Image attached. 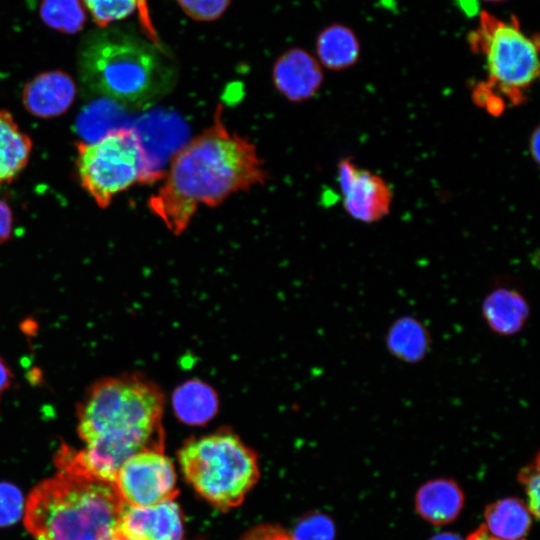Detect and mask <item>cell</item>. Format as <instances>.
Here are the masks:
<instances>
[{
	"label": "cell",
	"instance_id": "34",
	"mask_svg": "<svg viewBox=\"0 0 540 540\" xmlns=\"http://www.w3.org/2000/svg\"><path fill=\"white\" fill-rule=\"evenodd\" d=\"M487 2H501V1H505V0H485Z\"/></svg>",
	"mask_w": 540,
	"mask_h": 540
},
{
	"label": "cell",
	"instance_id": "27",
	"mask_svg": "<svg viewBox=\"0 0 540 540\" xmlns=\"http://www.w3.org/2000/svg\"><path fill=\"white\" fill-rule=\"evenodd\" d=\"M239 540H295L291 534L273 525H259L246 532Z\"/></svg>",
	"mask_w": 540,
	"mask_h": 540
},
{
	"label": "cell",
	"instance_id": "3",
	"mask_svg": "<svg viewBox=\"0 0 540 540\" xmlns=\"http://www.w3.org/2000/svg\"><path fill=\"white\" fill-rule=\"evenodd\" d=\"M58 472L30 493L24 524L35 540H117L124 501L113 482L93 476L62 446Z\"/></svg>",
	"mask_w": 540,
	"mask_h": 540
},
{
	"label": "cell",
	"instance_id": "11",
	"mask_svg": "<svg viewBox=\"0 0 540 540\" xmlns=\"http://www.w3.org/2000/svg\"><path fill=\"white\" fill-rule=\"evenodd\" d=\"M275 88L287 100L301 102L313 97L323 82L321 65L310 53L291 48L281 54L272 69Z\"/></svg>",
	"mask_w": 540,
	"mask_h": 540
},
{
	"label": "cell",
	"instance_id": "1",
	"mask_svg": "<svg viewBox=\"0 0 540 540\" xmlns=\"http://www.w3.org/2000/svg\"><path fill=\"white\" fill-rule=\"evenodd\" d=\"M218 105L213 124L171 159L163 184L148 206L173 234L189 226L200 206L215 207L229 196L268 179L253 143L227 129Z\"/></svg>",
	"mask_w": 540,
	"mask_h": 540
},
{
	"label": "cell",
	"instance_id": "32",
	"mask_svg": "<svg viewBox=\"0 0 540 540\" xmlns=\"http://www.w3.org/2000/svg\"><path fill=\"white\" fill-rule=\"evenodd\" d=\"M430 540H462V539L460 537H458L457 535L452 534V533H441V534H438V535L434 536Z\"/></svg>",
	"mask_w": 540,
	"mask_h": 540
},
{
	"label": "cell",
	"instance_id": "33",
	"mask_svg": "<svg viewBox=\"0 0 540 540\" xmlns=\"http://www.w3.org/2000/svg\"><path fill=\"white\" fill-rule=\"evenodd\" d=\"M117 540H139V539H135V538H131V537L125 536V535H123V534L120 532V534H119Z\"/></svg>",
	"mask_w": 540,
	"mask_h": 540
},
{
	"label": "cell",
	"instance_id": "26",
	"mask_svg": "<svg viewBox=\"0 0 540 540\" xmlns=\"http://www.w3.org/2000/svg\"><path fill=\"white\" fill-rule=\"evenodd\" d=\"M519 481L523 484L527 494V507L532 516H539V457L536 455L534 463L525 466L519 473Z\"/></svg>",
	"mask_w": 540,
	"mask_h": 540
},
{
	"label": "cell",
	"instance_id": "15",
	"mask_svg": "<svg viewBox=\"0 0 540 540\" xmlns=\"http://www.w3.org/2000/svg\"><path fill=\"white\" fill-rule=\"evenodd\" d=\"M464 503L460 487L450 479H435L422 485L415 498V505L422 518L434 525L454 521Z\"/></svg>",
	"mask_w": 540,
	"mask_h": 540
},
{
	"label": "cell",
	"instance_id": "18",
	"mask_svg": "<svg viewBox=\"0 0 540 540\" xmlns=\"http://www.w3.org/2000/svg\"><path fill=\"white\" fill-rule=\"evenodd\" d=\"M485 527L501 540H523L532 524V514L526 504L506 498L488 505L484 512Z\"/></svg>",
	"mask_w": 540,
	"mask_h": 540
},
{
	"label": "cell",
	"instance_id": "17",
	"mask_svg": "<svg viewBox=\"0 0 540 540\" xmlns=\"http://www.w3.org/2000/svg\"><path fill=\"white\" fill-rule=\"evenodd\" d=\"M172 405L179 420L189 425H202L218 411L214 389L200 380H188L173 392Z\"/></svg>",
	"mask_w": 540,
	"mask_h": 540
},
{
	"label": "cell",
	"instance_id": "16",
	"mask_svg": "<svg viewBox=\"0 0 540 540\" xmlns=\"http://www.w3.org/2000/svg\"><path fill=\"white\" fill-rule=\"evenodd\" d=\"M316 54L320 65L329 70L339 71L357 62L360 56V43L350 27L334 23L318 34Z\"/></svg>",
	"mask_w": 540,
	"mask_h": 540
},
{
	"label": "cell",
	"instance_id": "30",
	"mask_svg": "<svg viewBox=\"0 0 540 540\" xmlns=\"http://www.w3.org/2000/svg\"><path fill=\"white\" fill-rule=\"evenodd\" d=\"M539 142H540V130H539V127H536L534 131L531 133V137L529 140L530 155L535 161V163L539 162Z\"/></svg>",
	"mask_w": 540,
	"mask_h": 540
},
{
	"label": "cell",
	"instance_id": "23",
	"mask_svg": "<svg viewBox=\"0 0 540 540\" xmlns=\"http://www.w3.org/2000/svg\"><path fill=\"white\" fill-rule=\"evenodd\" d=\"M182 11L191 19L211 22L219 19L228 9L231 0H176Z\"/></svg>",
	"mask_w": 540,
	"mask_h": 540
},
{
	"label": "cell",
	"instance_id": "31",
	"mask_svg": "<svg viewBox=\"0 0 540 540\" xmlns=\"http://www.w3.org/2000/svg\"><path fill=\"white\" fill-rule=\"evenodd\" d=\"M467 540H501L494 536H492L486 529L484 525L477 528L474 532H472ZM524 540V539H523Z\"/></svg>",
	"mask_w": 540,
	"mask_h": 540
},
{
	"label": "cell",
	"instance_id": "7",
	"mask_svg": "<svg viewBox=\"0 0 540 540\" xmlns=\"http://www.w3.org/2000/svg\"><path fill=\"white\" fill-rule=\"evenodd\" d=\"M77 169L82 187L101 208L135 183H151L162 176L137 130L127 127L79 143Z\"/></svg>",
	"mask_w": 540,
	"mask_h": 540
},
{
	"label": "cell",
	"instance_id": "28",
	"mask_svg": "<svg viewBox=\"0 0 540 540\" xmlns=\"http://www.w3.org/2000/svg\"><path fill=\"white\" fill-rule=\"evenodd\" d=\"M12 222L11 209L6 203L0 201V244L10 237Z\"/></svg>",
	"mask_w": 540,
	"mask_h": 540
},
{
	"label": "cell",
	"instance_id": "9",
	"mask_svg": "<svg viewBox=\"0 0 540 540\" xmlns=\"http://www.w3.org/2000/svg\"><path fill=\"white\" fill-rule=\"evenodd\" d=\"M338 181L344 208L354 219L373 223L389 213L392 192L380 176L344 158L338 164Z\"/></svg>",
	"mask_w": 540,
	"mask_h": 540
},
{
	"label": "cell",
	"instance_id": "8",
	"mask_svg": "<svg viewBox=\"0 0 540 540\" xmlns=\"http://www.w3.org/2000/svg\"><path fill=\"white\" fill-rule=\"evenodd\" d=\"M114 485L128 505L148 507L178 495L176 472L164 451L145 450L129 457L119 468Z\"/></svg>",
	"mask_w": 540,
	"mask_h": 540
},
{
	"label": "cell",
	"instance_id": "29",
	"mask_svg": "<svg viewBox=\"0 0 540 540\" xmlns=\"http://www.w3.org/2000/svg\"><path fill=\"white\" fill-rule=\"evenodd\" d=\"M13 381L12 371L5 360L0 357V400L10 388Z\"/></svg>",
	"mask_w": 540,
	"mask_h": 540
},
{
	"label": "cell",
	"instance_id": "2",
	"mask_svg": "<svg viewBox=\"0 0 540 540\" xmlns=\"http://www.w3.org/2000/svg\"><path fill=\"white\" fill-rule=\"evenodd\" d=\"M163 405L160 388L140 374L95 381L77 405V433L85 447L72 448L74 459L93 476L114 483L132 455L164 451Z\"/></svg>",
	"mask_w": 540,
	"mask_h": 540
},
{
	"label": "cell",
	"instance_id": "10",
	"mask_svg": "<svg viewBox=\"0 0 540 540\" xmlns=\"http://www.w3.org/2000/svg\"><path fill=\"white\" fill-rule=\"evenodd\" d=\"M120 532L139 540H183V516L174 500L148 507L124 502L119 522Z\"/></svg>",
	"mask_w": 540,
	"mask_h": 540
},
{
	"label": "cell",
	"instance_id": "20",
	"mask_svg": "<svg viewBox=\"0 0 540 540\" xmlns=\"http://www.w3.org/2000/svg\"><path fill=\"white\" fill-rule=\"evenodd\" d=\"M83 2L100 28L123 20L137 11L149 39L159 46L158 37L149 17L147 0H83Z\"/></svg>",
	"mask_w": 540,
	"mask_h": 540
},
{
	"label": "cell",
	"instance_id": "4",
	"mask_svg": "<svg viewBox=\"0 0 540 540\" xmlns=\"http://www.w3.org/2000/svg\"><path fill=\"white\" fill-rule=\"evenodd\" d=\"M160 46L118 28H100L87 34L80 46V78L92 92L119 103L148 106L173 83V70Z\"/></svg>",
	"mask_w": 540,
	"mask_h": 540
},
{
	"label": "cell",
	"instance_id": "12",
	"mask_svg": "<svg viewBox=\"0 0 540 540\" xmlns=\"http://www.w3.org/2000/svg\"><path fill=\"white\" fill-rule=\"evenodd\" d=\"M76 95L74 80L65 72L49 71L34 77L23 91V103L29 113L52 118L66 112Z\"/></svg>",
	"mask_w": 540,
	"mask_h": 540
},
{
	"label": "cell",
	"instance_id": "22",
	"mask_svg": "<svg viewBox=\"0 0 540 540\" xmlns=\"http://www.w3.org/2000/svg\"><path fill=\"white\" fill-rule=\"evenodd\" d=\"M115 115L116 109L109 101L91 103L78 118V133L86 140V143L96 141L115 130L110 126Z\"/></svg>",
	"mask_w": 540,
	"mask_h": 540
},
{
	"label": "cell",
	"instance_id": "21",
	"mask_svg": "<svg viewBox=\"0 0 540 540\" xmlns=\"http://www.w3.org/2000/svg\"><path fill=\"white\" fill-rule=\"evenodd\" d=\"M86 10L83 0H42L40 16L47 26L75 34L86 22Z\"/></svg>",
	"mask_w": 540,
	"mask_h": 540
},
{
	"label": "cell",
	"instance_id": "25",
	"mask_svg": "<svg viewBox=\"0 0 540 540\" xmlns=\"http://www.w3.org/2000/svg\"><path fill=\"white\" fill-rule=\"evenodd\" d=\"M334 536V526L325 516L315 515L307 518L298 525L295 540H332Z\"/></svg>",
	"mask_w": 540,
	"mask_h": 540
},
{
	"label": "cell",
	"instance_id": "5",
	"mask_svg": "<svg viewBox=\"0 0 540 540\" xmlns=\"http://www.w3.org/2000/svg\"><path fill=\"white\" fill-rule=\"evenodd\" d=\"M178 460L194 490L223 511L238 507L260 477L256 453L229 430L188 440Z\"/></svg>",
	"mask_w": 540,
	"mask_h": 540
},
{
	"label": "cell",
	"instance_id": "19",
	"mask_svg": "<svg viewBox=\"0 0 540 540\" xmlns=\"http://www.w3.org/2000/svg\"><path fill=\"white\" fill-rule=\"evenodd\" d=\"M31 150L30 138L9 112L0 110V185L11 182L22 171Z\"/></svg>",
	"mask_w": 540,
	"mask_h": 540
},
{
	"label": "cell",
	"instance_id": "6",
	"mask_svg": "<svg viewBox=\"0 0 540 540\" xmlns=\"http://www.w3.org/2000/svg\"><path fill=\"white\" fill-rule=\"evenodd\" d=\"M468 43L472 52L484 58L488 73L484 84L506 104L522 103L539 77L538 36L526 34L516 16L508 20L482 11Z\"/></svg>",
	"mask_w": 540,
	"mask_h": 540
},
{
	"label": "cell",
	"instance_id": "14",
	"mask_svg": "<svg viewBox=\"0 0 540 540\" xmlns=\"http://www.w3.org/2000/svg\"><path fill=\"white\" fill-rule=\"evenodd\" d=\"M384 342L387 351L394 358L407 364H417L429 354L432 336L420 319L402 315L389 325Z\"/></svg>",
	"mask_w": 540,
	"mask_h": 540
},
{
	"label": "cell",
	"instance_id": "13",
	"mask_svg": "<svg viewBox=\"0 0 540 540\" xmlns=\"http://www.w3.org/2000/svg\"><path fill=\"white\" fill-rule=\"evenodd\" d=\"M481 313L493 333L509 337L524 329L530 317V305L517 288L498 285L485 295Z\"/></svg>",
	"mask_w": 540,
	"mask_h": 540
},
{
	"label": "cell",
	"instance_id": "24",
	"mask_svg": "<svg viewBox=\"0 0 540 540\" xmlns=\"http://www.w3.org/2000/svg\"><path fill=\"white\" fill-rule=\"evenodd\" d=\"M21 491L13 484L0 483V526L16 523L24 514Z\"/></svg>",
	"mask_w": 540,
	"mask_h": 540
}]
</instances>
